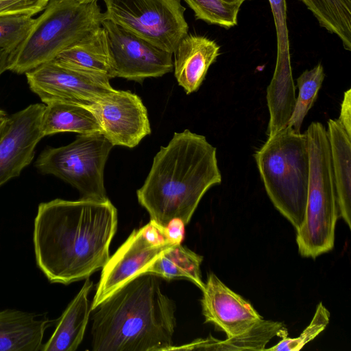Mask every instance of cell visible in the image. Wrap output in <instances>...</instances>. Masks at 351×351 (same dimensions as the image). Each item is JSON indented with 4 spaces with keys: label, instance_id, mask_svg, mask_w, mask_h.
Here are the masks:
<instances>
[{
    "label": "cell",
    "instance_id": "8fae6325",
    "mask_svg": "<svg viewBox=\"0 0 351 351\" xmlns=\"http://www.w3.org/2000/svg\"><path fill=\"white\" fill-rule=\"evenodd\" d=\"M86 106L96 117L101 133L113 146L134 147L151 133L147 108L130 91L114 89Z\"/></svg>",
    "mask_w": 351,
    "mask_h": 351
},
{
    "label": "cell",
    "instance_id": "7c38bea8",
    "mask_svg": "<svg viewBox=\"0 0 351 351\" xmlns=\"http://www.w3.org/2000/svg\"><path fill=\"white\" fill-rule=\"evenodd\" d=\"M173 245L169 242L152 243L145 237L142 228L134 230L102 268L91 303L92 311L126 282L143 273L163 252Z\"/></svg>",
    "mask_w": 351,
    "mask_h": 351
},
{
    "label": "cell",
    "instance_id": "8992f818",
    "mask_svg": "<svg viewBox=\"0 0 351 351\" xmlns=\"http://www.w3.org/2000/svg\"><path fill=\"white\" fill-rule=\"evenodd\" d=\"M305 133L309 154L308 191L296 242L301 256L315 258L334 247L339 210L326 128L313 121Z\"/></svg>",
    "mask_w": 351,
    "mask_h": 351
},
{
    "label": "cell",
    "instance_id": "9c48e42d",
    "mask_svg": "<svg viewBox=\"0 0 351 351\" xmlns=\"http://www.w3.org/2000/svg\"><path fill=\"white\" fill-rule=\"evenodd\" d=\"M115 77L138 82L171 72L173 53L108 20H104Z\"/></svg>",
    "mask_w": 351,
    "mask_h": 351
},
{
    "label": "cell",
    "instance_id": "9a60e30c",
    "mask_svg": "<svg viewBox=\"0 0 351 351\" xmlns=\"http://www.w3.org/2000/svg\"><path fill=\"white\" fill-rule=\"evenodd\" d=\"M202 291L204 322L213 324L228 338L239 335L263 320L250 302L229 289L213 272L208 274Z\"/></svg>",
    "mask_w": 351,
    "mask_h": 351
},
{
    "label": "cell",
    "instance_id": "30bf717a",
    "mask_svg": "<svg viewBox=\"0 0 351 351\" xmlns=\"http://www.w3.org/2000/svg\"><path fill=\"white\" fill-rule=\"evenodd\" d=\"M30 90L45 104L89 106L114 88L110 80L61 66L51 60L25 73Z\"/></svg>",
    "mask_w": 351,
    "mask_h": 351
},
{
    "label": "cell",
    "instance_id": "f546056e",
    "mask_svg": "<svg viewBox=\"0 0 351 351\" xmlns=\"http://www.w3.org/2000/svg\"><path fill=\"white\" fill-rule=\"evenodd\" d=\"M184 222L178 218L170 220L164 228L167 241L173 244H180L184 237Z\"/></svg>",
    "mask_w": 351,
    "mask_h": 351
},
{
    "label": "cell",
    "instance_id": "6da1fadb",
    "mask_svg": "<svg viewBox=\"0 0 351 351\" xmlns=\"http://www.w3.org/2000/svg\"><path fill=\"white\" fill-rule=\"evenodd\" d=\"M117 223L108 199L40 203L33 232L38 267L51 283L67 285L90 277L108 261Z\"/></svg>",
    "mask_w": 351,
    "mask_h": 351
},
{
    "label": "cell",
    "instance_id": "836d02e7",
    "mask_svg": "<svg viewBox=\"0 0 351 351\" xmlns=\"http://www.w3.org/2000/svg\"><path fill=\"white\" fill-rule=\"evenodd\" d=\"M222 1L227 2V3L237 4V5L241 6V5L243 4V3L244 1H250V0H222Z\"/></svg>",
    "mask_w": 351,
    "mask_h": 351
},
{
    "label": "cell",
    "instance_id": "cb8c5ba5",
    "mask_svg": "<svg viewBox=\"0 0 351 351\" xmlns=\"http://www.w3.org/2000/svg\"><path fill=\"white\" fill-rule=\"evenodd\" d=\"M313 13L321 27L341 40L351 51V0H300Z\"/></svg>",
    "mask_w": 351,
    "mask_h": 351
},
{
    "label": "cell",
    "instance_id": "4316f807",
    "mask_svg": "<svg viewBox=\"0 0 351 351\" xmlns=\"http://www.w3.org/2000/svg\"><path fill=\"white\" fill-rule=\"evenodd\" d=\"M35 21L32 15L0 16V49L12 53L25 38Z\"/></svg>",
    "mask_w": 351,
    "mask_h": 351
},
{
    "label": "cell",
    "instance_id": "e575fe53",
    "mask_svg": "<svg viewBox=\"0 0 351 351\" xmlns=\"http://www.w3.org/2000/svg\"><path fill=\"white\" fill-rule=\"evenodd\" d=\"M76 1H78L82 3H93V2H97L98 0H74Z\"/></svg>",
    "mask_w": 351,
    "mask_h": 351
},
{
    "label": "cell",
    "instance_id": "7402d4cb",
    "mask_svg": "<svg viewBox=\"0 0 351 351\" xmlns=\"http://www.w3.org/2000/svg\"><path fill=\"white\" fill-rule=\"evenodd\" d=\"M41 128L44 136L64 132L79 134L101 133L96 117L86 106L67 102L46 104Z\"/></svg>",
    "mask_w": 351,
    "mask_h": 351
},
{
    "label": "cell",
    "instance_id": "52a82bcc",
    "mask_svg": "<svg viewBox=\"0 0 351 351\" xmlns=\"http://www.w3.org/2000/svg\"><path fill=\"white\" fill-rule=\"evenodd\" d=\"M113 147L101 133L80 134L69 145L45 149L35 167L70 184L82 198L105 200L104 170Z\"/></svg>",
    "mask_w": 351,
    "mask_h": 351
},
{
    "label": "cell",
    "instance_id": "83f0119b",
    "mask_svg": "<svg viewBox=\"0 0 351 351\" xmlns=\"http://www.w3.org/2000/svg\"><path fill=\"white\" fill-rule=\"evenodd\" d=\"M330 321V313L322 302L317 306L315 315L308 326L299 337L282 338L276 345L265 349L272 351H298L306 343L313 340L326 327Z\"/></svg>",
    "mask_w": 351,
    "mask_h": 351
},
{
    "label": "cell",
    "instance_id": "d6986e66",
    "mask_svg": "<svg viewBox=\"0 0 351 351\" xmlns=\"http://www.w3.org/2000/svg\"><path fill=\"white\" fill-rule=\"evenodd\" d=\"M85 280L58 319L51 337L43 343L40 351H75L82 341L92 311L88 294L93 287L89 277Z\"/></svg>",
    "mask_w": 351,
    "mask_h": 351
},
{
    "label": "cell",
    "instance_id": "3957f363",
    "mask_svg": "<svg viewBox=\"0 0 351 351\" xmlns=\"http://www.w3.org/2000/svg\"><path fill=\"white\" fill-rule=\"evenodd\" d=\"M93 311L95 351H169L173 346L176 305L156 275L133 277Z\"/></svg>",
    "mask_w": 351,
    "mask_h": 351
},
{
    "label": "cell",
    "instance_id": "1f68e13d",
    "mask_svg": "<svg viewBox=\"0 0 351 351\" xmlns=\"http://www.w3.org/2000/svg\"><path fill=\"white\" fill-rule=\"evenodd\" d=\"M10 121V116L3 110L0 109V140L6 132Z\"/></svg>",
    "mask_w": 351,
    "mask_h": 351
},
{
    "label": "cell",
    "instance_id": "277c9868",
    "mask_svg": "<svg viewBox=\"0 0 351 351\" xmlns=\"http://www.w3.org/2000/svg\"><path fill=\"white\" fill-rule=\"evenodd\" d=\"M268 197L275 208L299 230L306 207L309 154L306 133L287 125L268 138L254 154Z\"/></svg>",
    "mask_w": 351,
    "mask_h": 351
},
{
    "label": "cell",
    "instance_id": "ac0fdd59",
    "mask_svg": "<svg viewBox=\"0 0 351 351\" xmlns=\"http://www.w3.org/2000/svg\"><path fill=\"white\" fill-rule=\"evenodd\" d=\"M53 322L45 314L0 311V351H40L45 332Z\"/></svg>",
    "mask_w": 351,
    "mask_h": 351
},
{
    "label": "cell",
    "instance_id": "ba28073f",
    "mask_svg": "<svg viewBox=\"0 0 351 351\" xmlns=\"http://www.w3.org/2000/svg\"><path fill=\"white\" fill-rule=\"evenodd\" d=\"M110 21L158 47L173 53L188 34L180 0H103Z\"/></svg>",
    "mask_w": 351,
    "mask_h": 351
},
{
    "label": "cell",
    "instance_id": "d4e9b609",
    "mask_svg": "<svg viewBox=\"0 0 351 351\" xmlns=\"http://www.w3.org/2000/svg\"><path fill=\"white\" fill-rule=\"evenodd\" d=\"M325 77L322 64L310 70H305L297 79L298 96L287 126L300 133L305 116L313 106Z\"/></svg>",
    "mask_w": 351,
    "mask_h": 351
},
{
    "label": "cell",
    "instance_id": "2e32d148",
    "mask_svg": "<svg viewBox=\"0 0 351 351\" xmlns=\"http://www.w3.org/2000/svg\"><path fill=\"white\" fill-rule=\"evenodd\" d=\"M219 49L215 40L204 36L188 33L180 40L173 53L174 75L186 94L199 88Z\"/></svg>",
    "mask_w": 351,
    "mask_h": 351
},
{
    "label": "cell",
    "instance_id": "5b68a950",
    "mask_svg": "<svg viewBox=\"0 0 351 351\" xmlns=\"http://www.w3.org/2000/svg\"><path fill=\"white\" fill-rule=\"evenodd\" d=\"M31 29L10 54L8 70L25 73L53 60L64 49L101 26L97 2L49 0Z\"/></svg>",
    "mask_w": 351,
    "mask_h": 351
},
{
    "label": "cell",
    "instance_id": "d6a6232c",
    "mask_svg": "<svg viewBox=\"0 0 351 351\" xmlns=\"http://www.w3.org/2000/svg\"><path fill=\"white\" fill-rule=\"evenodd\" d=\"M10 53L0 49V75L8 69V61Z\"/></svg>",
    "mask_w": 351,
    "mask_h": 351
},
{
    "label": "cell",
    "instance_id": "5bb4252c",
    "mask_svg": "<svg viewBox=\"0 0 351 351\" xmlns=\"http://www.w3.org/2000/svg\"><path fill=\"white\" fill-rule=\"evenodd\" d=\"M45 105L31 104L10 116L0 140V187L18 177L32 161L35 148L44 137L41 121Z\"/></svg>",
    "mask_w": 351,
    "mask_h": 351
},
{
    "label": "cell",
    "instance_id": "484cf974",
    "mask_svg": "<svg viewBox=\"0 0 351 351\" xmlns=\"http://www.w3.org/2000/svg\"><path fill=\"white\" fill-rule=\"evenodd\" d=\"M193 10L196 19L230 29L237 25L240 5L222 0H184Z\"/></svg>",
    "mask_w": 351,
    "mask_h": 351
},
{
    "label": "cell",
    "instance_id": "e0dca14e",
    "mask_svg": "<svg viewBox=\"0 0 351 351\" xmlns=\"http://www.w3.org/2000/svg\"><path fill=\"white\" fill-rule=\"evenodd\" d=\"M53 61L93 76L109 80L115 77L106 34L102 26L62 51Z\"/></svg>",
    "mask_w": 351,
    "mask_h": 351
},
{
    "label": "cell",
    "instance_id": "f1b7e54d",
    "mask_svg": "<svg viewBox=\"0 0 351 351\" xmlns=\"http://www.w3.org/2000/svg\"><path fill=\"white\" fill-rule=\"evenodd\" d=\"M49 0H0V16L25 14L34 15L43 11Z\"/></svg>",
    "mask_w": 351,
    "mask_h": 351
},
{
    "label": "cell",
    "instance_id": "ffe728a7",
    "mask_svg": "<svg viewBox=\"0 0 351 351\" xmlns=\"http://www.w3.org/2000/svg\"><path fill=\"white\" fill-rule=\"evenodd\" d=\"M327 125L339 217L351 228V136L338 119H330Z\"/></svg>",
    "mask_w": 351,
    "mask_h": 351
},
{
    "label": "cell",
    "instance_id": "4fadbf2b",
    "mask_svg": "<svg viewBox=\"0 0 351 351\" xmlns=\"http://www.w3.org/2000/svg\"><path fill=\"white\" fill-rule=\"evenodd\" d=\"M277 37L276 63L267 88L269 125L273 128L286 126L295 104V86L292 76L289 41L287 25L286 0H269Z\"/></svg>",
    "mask_w": 351,
    "mask_h": 351
},
{
    "label": "cell",
    "instance_id": "4dcf8cb0",
    "mask_svg": "<svg viewBox=\"0 0 351 351\" xmlns=\"http://www.w3.org/2000/svg\"><path fill=\"white\" fill-rule=\"evenodd\" d=\"M345 128L347 133L351 136V89L343 93L341 104L340 114L338 119Z\"/></svg>",
    "mask_w": 351,
    "mask_h": 351
},
{
    "label": "cell",
    "instance_id": "44dd1931",
    "mask_svg": "<svg viewBox=\"0 0 351 351\" xmlns=\"http://www.w3.org/2000/svg\"><path fill=\"white\" fill-rule=\"evenodd\" d=\"M288 337L285 325L279 322L262 320L247 331L221 341L209 336L198 339L171 350H265L267 343L274 337Z\"/></svg>",
    "mask_w": 351,
    "mask_h": 351
},
{
    "label": "cell",
    "instance_id": "7a4b0ae2",
    "mask_svg": "<svg viewBox=\"0 0 351 351\" xmlns=\"http://www.w3.org/2000/svg\"><path fill=\"white\" fill-rule=\"evenodd\" d=\"M221 182L216 148L185 130L160 147L137 199L160 227L173 218L187 225L206 192Z\"/></svg>",
    "mask_w": 351,
    "mask_h": 351
},
{
    "label": "cell",
    "instance_id": "603a6c76",
    "mask_svg": "<svg viewBox=\"0 0 351 351\" xmlns=\"http://www.w3.org/2000/svg\"><path fill=\"white\" fill-rule=\"evenodd\" d=\"M202 261L203 256L180 243L163 252L143 273H151L167 280L185 278L202 290L204 287L200 270Z\"/></svg>",
    "mask_w": 351,
    "mask_h": 351
}]
</instances>
